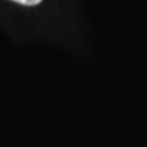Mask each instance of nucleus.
Returning a JSON list of instances; mask_svg holds the SVG:
<instances>
[{"label":"nucleus","mask_w":147,"mask_h":147,"mask_svg":"<svg viewBox=\"0 0 147 147\" xmlns=\"http://www.w3.org/2000/svg\"><path fill=\"white\" fill-rule=\"evenodd\" d=\"M11 1H15V3L22 5H37L40 4L42 0H11Z\"/></svg>","instance_id":"obj_1"}]
</instances>
